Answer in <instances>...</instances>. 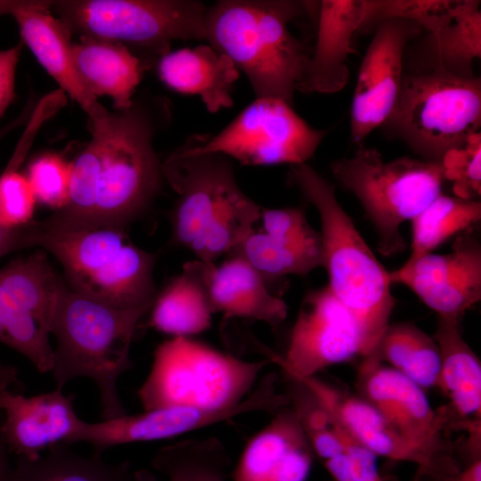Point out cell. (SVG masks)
<instances>
[{"mask_svg":"<svg viewBox=\"0 0 481 481\" xmlns=\"http://www.w3.org/2000/svg\"><path fill=\"white\" fill-rule=\"evenodd\" d=\"M156 116L134 100L90 126L92 138L72 162L69 200L45 221L126 227L152 204L164 182L153 146Z\"/></svg>","mask_w":481,"mask_h":481,"instance_id":"6da1fadb","label":"cell"},{"mask_svg":"<svg viewBox=\"0 0 481 481\" xmlns=\"http://www.w3.org/2000/svg\"><path fill=\"white\" fill-rule=\"evenodd\" d=\"M316 3L217 1L205 13V41L246 75L256 98H276L292 106L311 53L289 26Z\"/></svg>","mask_w":481,"mask_h":481,"instance_id":"7a4b0ae2","label":"cell"},{"mask_svg":"<svg viewBox=\"0 0 481 481\" xmlns=\"http://www.w3.org/2000/svg\"><path fill=\"white\" fill-rule=\"evenodd\" d=\"M289 181L319 214L327 286L352 316L365 358L373 353L395 306L389 272L340 205L330 181L307 163L291 165Z\"/></svg>","mask_w":481,"mask_h":481,"instance_id":"3957f363","label":"cell"},{"mask_svg":"<svg viewBox=\"0 0 481 481\" xmlns=\"http://www.w3.org/2000/svg\"><path fill=\"white\" fill-rule=\"evenodd\" d=\"M164 181L178 194L169 220L172 242L214 263L251 232L262 207L239 186L232 159L183 145L162 162Z\"/></svg>","mask_w":481,"mask_h":481,"instance_id":"277c9868","label":"cell"},{"mask_svg":"<svg viewBox=\"0 0 481 481\" xmlns=\"http://www.w3.org/2000/svg\"><path fill=\"white\" fill-rule=\"evenodd\" d=\"M29 248L40 247L61 265L74 292L118 309L151 307L158 294L155 256L135 245L119 225H59L31 221Z\"/></svg>","mask_w":481,"mask_h":481,"instance_id":"5b68a950","label":"cell"},{"mask_svg":"<svg viewBox=\"0 0 481 481\" xmlns=\"http://www.w3.org/2000/svg\"><path fill=\"white\" fill-rule=\"evenodd\" d=\"M150 309L114 308L74 292L65 282L51 325L56 340L51 371L55 388L89 379L98 389L102 420L127 414L118 380L133 367L135 331Z\"/></svg>","mask_w":481,"mask_h":481,"instance_id":"8992f818","label":"cell"},{"mask_svg":"<svg viewBox=\"0 0 481 481\" xmlns=\"http://www.w3.org/2000/svg\"><path fill=\"white\" fill-rule=\"evenodd\" d=\"M338 184L360 202L378 233L384 257L404 252L401 225L412 221L443 192V162L402 157L385 160L375 148L357 145L354 155L333 161Z\"/></svg>","mask_w":481,"mask_h":481,"instance_id":"52a82bcc","label":"cell"},{"mask_svg":"<svg viewBox=\"0 0 481 481\" xmlns=\"http://www.w3.org/2000/svg\"><path fill=\"white\" fill-rule=\"evenodd\" d=\"M267 363L235 357L191 338L173 337L155 349L137 395L143 410L232 408L251 393Z\"/></svg>","mask_w":481,"mask_h":481,"instance_id":"ba28073f","label":"cell"},{"mask_svg":"<svg viewBox=\"0 0 481 481\" xmlns=\"http://www.w3.org/2000/svg\"><path fill=\"white\" fill-rule=\"evenodd\" d=\"M380 126L420 159L443 162L480 133V77L404 73L395 103Z\"/></svg>","mask_w":481,"mask_h":481,"instance_id":"9c48e42d","label":"cell"},{"mask_svg":"<svg viewBox=\"0 0 481 481\" xmlns=\"http://www.w3.org/2000/svg\"><path fill=\"white\" fill-rule=\"evenodd\" d=\"M207 8L197 0H61L51 10L71 33L122 44L148 69L172 41L205 40Z\"/></svg>","mask_w":481,"mask_h":481,"instance_id":"30bf717a","label":"cell"},{"mask_svg":"<svg viewBox=\"0 0 481 481\" xmlns=\"http://www.w3.org/2000/svg\"><path fill=\"white\" fill-rule=\"evenodd\" d=\"M276 98H256L218 134L192 135L191 152H216L245 166L306 163L326 136Z\"/></svg>","mask_w":481,"mask_h":481,"instance_id":"8fae6325","label":"cell"},{"mask_svg":"<svg viewBox=\"0 0 481 481\" xmlns=\"http://www.w3.org/2000/svg\"><path fill=\"white\" fill-rule=\"evenodd\" d=\"M276 382L277 375L267 374L240 404L228 409L163 407L97 422L84 420L73 444L86 443L102 455L115 446L175 437L246 413L277 412L289 400L277 391Z\"/></svg>","mask_w":481,"mask_h":481,"instance_id":"7c38bea8","label":"cell"},{"mask_svg":"<svg viewBox=\"0 0 481 481\" xmlns=\"http://www.w3.org/2000/svg\"><path fill=\"white\" fill-rule=\"evenodd\" d=\"M360 397L412 445L452 472H458L443 432L449 428L443 410H434L420 386L391 367L369 356L358 371Z\"/></svg>","mask_w":481,"mask_h":481,"instance_id":"4fadbf2b","label":"cell"},{"mask_svg":"<svg viewBox=\"0 0 481 481\" xmlns=\"http://www.w3.org/2000/svg\"><path fill=\"white\" fill-rule=\"evenodd\" d=\"M361 355L352 316L325 286L305 296L285 355L271 358L289 379L300 380Z\"/></svg>","mask_w":481,"mask_h":481,"instance_id":"5bb4252c","label":"cell"},{"mask_svg":"<svg viewBox=\"0 0 481 481\" xmlns=\"http://www.w3.org/2000/svg\"><path fill=\"white\" fill-rule=\"evenodd\" d=\"M361 62L350 115V137L354 143L380 126L397 99L407 45L424 30L404 19L378 23Z\"/></svg>","mask_w":481,"mask_h":481,"instance_id":"9a60e30c","label":"cell"},{"mask_svg":"<svg viewBox=\"0 0 481 481\" xmlns=\"http://www.w3.org/2000/svg\"><path fill=\"white\" fill-rule=\"evenodd\" d=\"M438 316L461 319L481 299V245L473 230L457 235L452 251L426 255L389 273Z\"/></svg>","mask_w":481,"mask_h":481,"instance_id":"2e32d148","label":"cell"},{"mask_svg":"<svg viewBox=\"0 0 481 481\" xmlns=\"http://www.w3.org/2000/svg\"><path fill=\"white\" fill-rule=\"evenodd\" d=\"M74 400L73 394L57 388L30 396L8 390L2 401L0 430L10 452L36 459L56 445H72L84 422Z\"/></svg>","mask_w":481,"mask_h":481,"instance_id":"e0dca14e","label":"cell"},{"mask_svg":"<svg viewBox=\"0 0 481 481\" xmlns=\"http://www.w3.org/2000/svg\"><path fill=\"white\" fill-rule=\"evenodd\" d=\"M53 1L20 0L10 14L16 21L22 42L37 61L87 114L89 125L106 119L110 114L83 83L72 55L71 31L51 14Z\"/></svg>","mask_w":481,"mask_h":481,"instance_id":"ac0fdd59","label":"cell"},{"mask_svg":"<svg viewBox=\"0 0 481 481\" xmlns=\"http://www.w3.org/2000/svg\"><path fill=\"white\" fill-rule=\"evenodd\" d=\"M296 381L310 392L350 436L377 456L416 463L428 475L455 474L412 445L376 408L360 396L315 376Z\"/></svg>","mask_w":481,"mask_h":481,"instance_id":"d6986e66","label":"cell"},{"mask_svg":"<svg viewBox=\"0 0 481 481\" xmlns=\"http://www.w3.org/2000/svg\"><path fill=\"white\" fill-rule=\"evenodd\" d=\"M364 0H322L319 4L316 39L297 91L335 94L349 77L348 58L355 53L352 39L360 30Z\"/></svg>","mask_w":481,"mask_h":481,"instance_id":"ffe728a7","label":"cell"},{"mask_svg":"<svg viewBox=\"0 0 481 481\" xmlns=\"http://www.w3.org/2000/svg\"><path fill=\"white\" fill-rule=\"evenodd\" d=\"M312 447L298 415L284 408L247 444L234 481H306Z\"/></svg>","mask_w":481,"mask_h":481,"instance_id":"44dd1931","label":"cell"},{"mask_svg":"<svg viewBox=\"0 0 481 481\" xmlns=\"http://www.w3.org/2000/svg\"><path fill=\"white\" fill-rule=\"evenodd\" d=\"M481 58L480 1L467 0L453 21L435 32H427L404 56V73H439L473 78L474 61Z\"/></svg>","mask_w":481,"mask_h":481,"instance_id":"7402d4cb","label":"cell"},{"mask_svg":"<svg viewBox=\"0 0 481 481\" xmlns=\"http://www.w3.org/2000/svg\"><path fill=\"white\" fill-rule=\"evenodd\" d=\"M213 313L226 318L264 322L273 329L286 319L288 306L268 288L265 279L240 256H232L220 265L208 263L206 274Z\"/></svg>","mask_w":481,"mask_h":481,"instance_id":"603a6c76","label":"cell"},{"mask_svg":"<svg viewBox=\"0 0 481 481\" xmlns=\"http://www.w3.org/2000/svg\"><path fill=\"white\" fill-rule=\"evenodd\" d=\"M159 79L170 89L200 97L209 112L230 108L240 71L209 45L168 52L157 62Z\"/></svg>","mask_w":481,"mask_h":481,"instance_id":"cb8c5ba5","label":"cell"},{"mask_svg":"<svg viewBox=\"0 0 481 481\" xmlns=\"http://www.w3.org/2000/svg\"><path fill=\"white\" fill-rule=\"evenodd\" d=\"M461 319L438 316L433 338L440 353L437 387L450 399L449 426L481 420V363L460 330Z\"/></svg>","mask_w":481,"mask_h":481,"instance_id":"d4e9b609","label":"cell"},{"mask_svg":"<svg viewBox=\"0 0 481 481\" xmlns=\"http://www.w3.org/2000/svg\"><path fill=\"white\" fill-rule=\"evenodd\" d=\"M77 70L90 93L97 99H112L116 110L128 109L146 69L126 46L105 39L81 37L72 43Z\"/></svg>","mask_w":481,"mask_h":481,"instance_id":"484cf974","label":"cell"},{"mask_svg":"<svg viewBox=\"0 0 481 481\" xmlns=\"http://www.w3.org/2000/svg\"><path fill=\"white\" fill-rule=\"evenodd\" d=\"M187 262L182 273L157 294L150 309V325L173 337H187L207 330L211 325L206 274L208 264Z\"/></svg>","mask_w":481,"mask_h":481,"instance_id":"4316f807","label":"cell"},{"mask_svg":"<svg viewBox=\"0 0 481 481\" xmlns=\"http://www.w3.org/2000/svg\"><path fill=\"white\" fill-rule=\"evenodd\" d=\"M64 284L42 249L0 268V285L50 334Z\"/></svg>","mask_w":481,"mask_h":481,"instance_id":"83f0119b","label":"cell"},{"mask_svg":"<svg viewBox=\"0 0 481 481\" xmlns=\"http://www.w3.org/2000/svg\"><path fill=\"white\" fill-rule=\"evenodd\" d=\"M127 461L111 463L102 455H83L56 445L36 459L17 458L12 481H132Z\"/></svg>","mask_w":481,"mask_h":481,"instance_id":"f1b7e54d","label":"cell"},{"mask_svg":"<svg viewBox=\"0 0 481 481\" xmlns=\"http://www.w3.org/2000/svg\"><path fill=\"white\" fill-rule=\"evenodd\" d=\"M369 356L388 363L423 389L437 386L441 366L438 346L413 323H389Z\"/></svg>","mask_w":481,"mask_h":481,"instance_id":"f546056e","label":"cell"},{"mask_svg":"<svg viewBox=\"0 0 481 481\" xmlns=\"http://www.w3.org/2000/svg\"><path fill=\"white\" fill-rule=\"evenodd\" d=\"M481 219L479 200L439 194L412 222L411 255L406 263L432 253L451 237L477 225Z\"/></svg>","mask_w":481,"mask_h":481,"instance_id":"4dcf8cb0","label":"cell"},{"mask_svg":"<svg viewBox=\"0 0 481 481\" xmlns=\"http://www.w3.org/2000/svg\"><path fill=\"white\" fill-rule=\"evenodd\" d=\"M231 253L243 257L267 282L287 275H306L322 267V241L297 243L251 232Z\"/></svg>","mask_w":481,"mask_h":481,"instance_id":"1f68e13d","label":"cell"},{"mask_svg":"<svg viewBox=\"0 0 481 481\" xmlns=\"http://www.w3.org/2000/svg\"><path fill=\"white\" fill-rule=\"evenodd\" d=\"M231 460L216 438L190 439L160 448L152 467L168 481H226Z\"/></svg>","mask_w":481,"mask_h":481,"instance_id":"d6a6232c","label":"cell"},{"mask_svg":"<svg viewBox=\"0 0 481 481\" xmlns=\"http://www.w3.org/2000/svg\"><path fill=\"white\" fill-rule=\"evenodd\" d=\"M0 342L26 357L38 372H51L53 347L50 333L1 285Z\"/></svg>","mask_w":481,"mask_h":481,"instance_id":"836d02e7","label":"cell"},{"mask_svg":"<svg viewBox=\"0 0 481 481\" xmlns=\"http://www.w3.org/2000/svg\"><path fill=\"white\" fill-rule=\"evenodd\" d=\"M467 0H364L360 30L389 19H404L435 32L451 24Z\"/></svg>","mask_w":481,"mask_h":481,"instance_id":"e575fe53","label":"cell"},{"mask_svg":"<svg viewBox=\"0 0 481 481\" xmlns=\"http://www.w3.org/2000/svg\"><path fill=\"white\" fill-rule=\"evenodd\" d=\"M26 155L14 150L0 175V224L9 229L21 228L33 221L37 199L27 175L19 170Z\"/></svg>","mask_w":481,"mask_h":481,"instance_id":"d590c367","label":"cell"},{"mask_svg":"<svg viewBox=\"0 0 481 481\" xmlns=\"http://www.w3.org/2000/svg\"><path fill=\"white\" fill-rule=\"evenodd\" d=\"M72 162L57 153H45L33 159L26 175L37 201L61 210L69 200Z\"/></svg>","mask_w":481,"mask_h":481,"instance_id":"8d00e7d4","label":"cell"},{"mask_svg":"<svg viewBox=\"0 0 481 481\" xmlns=\"http://www.w3.org/2000/svg\"><path fill=\"white\" fill-rule=\"evenodd\" d=\"M445 180L452 182L456 197L477 200L481 192V133L443 159Z\"/></svg>","mask_w":481,"mask_h":481,"instance_id":"74e56055","label":"cell"},{"mask_svg":"<svg viewBox=\"0 0 481 481\" xmlns=\"http://www.w3.org/2000/svg\"><path fill=\"white\" fill-rule=\"evenodd\" d=\"M260 218L263 232L273 238L297 243L321 241L320 232L310 225L305 210L300 207L262 208Z\"/></svg>","mask_w":481,"mask_h":481,"instance_id":"f35d334b","label":"cell"},{"mask_svg":"<svg viewBox=\"0 0 481 481\" xmlns=\"http://www.w3.org/2000/svg\"><path fill=\"white\" fill-rule=\"evenodd\" d=\"M325 466L336 481H382L377 455L356 441L326 460Z\"/></svg>","mask_w":481,"mask_h":481,"instance_id":"ab89813d","label":"cell"},{"mask_svg":"<svg viewBox=\"0 0 481 481\" xmlns=\"http://www.w3.org/2000/svg\"><path fill=\"white\" fill-rule=\"evenodd\" d=\"M22 43L0 51V118L15 97V77Z\"/></svg>","mask_w":481,"mask_h":481,"instance_id":"60d3db41","label":"cell"},{"mask_svg":"<svg viewBox=\"0 0 481 481\" xmlns=\"http://www.w3.org/2000/svg\"><path fill=\"white\" fill-rule=\"evenodd\" d=\"M28 233L29 224L9 229L0 224V257L14 250L29 248Z\"/></svg>","mask_w":481,"mask_h":481,"instance_id":"b9f144b4","label":"cell"},{"mask_svg":"<svg viewBox=\"0 0 481 481\" xmlns=\"http://www.w3.org/2000/svg\"><path fill=\"white\" fill-rule=\"evenodd\" d=\"M428 476L434 477L437 481H481V460L473 461L463 471L453 475Z\"/></svg>","mask_w":481,"mask_h":481,"instance_id":"7bdbcfd3","label":"cell"},{"mask_svg":"<svg viewBox=\"0 0 481 481\" xmlns=\"http://www.w3.org/2000/svg\"><path fill=\"white\" fill-rule=\"evenodd\" d=\"M11 455L0 430V481H12L14 464L11 462Z\"/></svg>","mask_w":481,"mask_h":481,"instance_id":"ee69618b","label":"cell"},{"mask_svg":"<svg viewBox=\"0 0 481 481\" xmlns=\"http://www.w3.org/2000/svg\"><path fill=\"white\" fill-rule=\"evenodd\" d=\"M18 380V372L8 374L0 378V410L2 407V401L10 387L16 383Z\"/></svg>","mask_w":481,"mask_h":481,"instance_id":"f6af8a7d","label":"cell"},{"mask_svg":"<svg viewBox=\"0 0 481 481\" xmlns=\"http://www.w3.org/2000/svg\"><path fill=\"white\" fill-rule=\"evenodd\" d=\"M132 481H158L155 475L147 469H141L133 473Z\"/></svg>","mask_w":481,"mask_h":481,"instance_id":"bcb514c9","label":"cell"},{"mask_svg":"<svg viewBox=\"0 0 481 481\" xmlns=\"http://www.w3.org/2000/svg\"><path fill=\"white\" fill-rule=\"evenodd\" d=\"M20 0H0V16L9 15Z\"/></svg>","mask_w":481,"mask_h":481,"instance_id":"7dc6e473","label":"cell"},{"mask_svg":"<svg viewBox=\"0 0 481 481\" xmlns=\"http://www.w3.org/2000/svg\"><path fill=\"white\" fill-rule=\"evenodd\" d=\"M14 372H18L17 369L12 365L4 364L3 367H0V378Z\"/></svg>","mask_w":481,"mask_h":481,"instance_id":"c3c4849f","label":"cell"},{"mask_svg":"<svg viewBox=\"0 0 481 481\" xmlns=\"http://www.w3.org/2000/svg\"><path fill=\"white\" fill-rule=\"evenodd\" d=\"M21 118L22 117H19L17 122H12V123L9 124L6 127L0 130V139L9 131V129H12L17 125H19L20 120H21Z\"/></svg>","mask_w":481,"mask_h":481,"instance_id":"681fc988","label":"cell"},{"mask_svg":"<svg viewBox=\"0 0 481 481\" xmlns=\"http://www.w3.org/2000/svg\"><path fill=\"white\" fill-rule=\"evenodd\" d=\"M4 365V363H3L2 362H0V367H3Z\"/></svg>","mask_w":481,"mask_h":481,"instance_id":"f907efd6","label":"cell"}]
</instances>
